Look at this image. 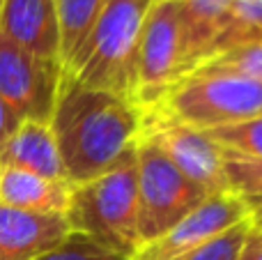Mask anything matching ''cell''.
<instances>
[{
    "mask_svg": "<svg viewBox=\"0 0 262 260\" xmlns=\"http://www.w3.org/2000/svg\"><path fill=\"white\" fill-rule=\"evenodd\" d=\"M207 134L221 150L262 159V115L244 120V122L209 129Z\"/></svg>",
    "mask_w": 262,
    "mask_h": 260,
    "instance_id": "d6986e66",
    "label": "cell"
},
{
    "mask_svg": "<svg viewBox=\"0 0 262 260\" xmlns=\"http://www.w3.org/2000/svg\"><path fill=\"white\" fill-rule=\"evenodd\" d=\"M251 219H253V226H255V228L262 230V212H258V214H253Z\"/></svg>",
    "mask_w": 262,
    "mask_h": 260,
    "instance_id": "cb8c5ba5",
    "label": "cell"
},
{
    "mask_svg": "<svg viewBox=\"0 0 262 260\" xmlns=\"http://www.w3.org/2000/svg\"><path fill=\"white\" fill-rule=\"evenodd\" d=\"M67 221L74 233L124 253L131 260L143 249L138 230V159L136 145L113 168L83 184H74Z\"/></svg>",
    "mask_w": 262,
    "mask_h": 260,
    "instance_id": "7a4b0ae2",
    "label": "cell"
},
{
    "mask_svg": "<svg viewBox=\"0 0 262 260\" xmlns=\"http://www.w3.org/2000/svg\"><path fill=\"white\" fill-rule=\"evenodd\" d=\"M193 72L246 78V81H253L262 85V41L214 53L209 58H205Z\"/></svg>",
    "mask_w": 262,
    "mask_h": 260,
    "instance_id": "ac0fdd59",
    "label": "cell"
},
{
    "mask_svg": "<svg viewBox=\"0 0 262 260\" xmlns=\"http://www.w3.org/2000/svg\"><path fill=\"white\" fill-rule=\"evenodd\" d=\"M246 219H251V210L237 196L230 191L214 193L193 212H189L180 224L172 226L166 235L145 244L134 260H172L184 256Z\"/></svg>",
    "mask_w": 262,
    "mask_h": 260,
    "instance_id": "9c48e42d",
    "label": "cell"
},
{
    "mask_svg": "<svg viewBox=\"0 0 262 260\" xmlns=\"http://www.w3.org/2000/svg\"><path fill=\"white\" fill-rule=\"evenodd\" d=\"M260 115H262V113H260Z\"/></svg>",
    "mask_w": 262,
    "mask_h": 260,
    "instance_id": "484cf974",
    "label": "cell"
},
{
    "mask_svg": "<svg viewBox=\"0 0 262 260\" xmlns=\"http://www.w3.org/2000/svg\"><path fill=\"white\" fill-rule=\"evenodd\" d=\"M189 44L177 0H157L145 18L134 67L131 104L149 109L163 101L172 85L191 74Z\"/></svg>",
    "mask_w": 262,
    "mask_h": 260,
    "instance_id": "277c9868",
    "label": "cell"
},
{
    "mask_svg": "<svg viewBox=\"0 0 262 260\" xmlns=\"http://www.w3.org/2000/svg\"><path fill=\"white\" fill-rule=\"evenodd\" d=\"M62 81L60 60L39 58L0 35V95L23 120L51 124Z\"/></svg>",
    "mask_w": 262,
    "mask_h": 260,
    "instance_id": "ba28073f",
    "label": "cell"
},
{
    "mask_svg": "<svg viewBox=\"0 0 262 260\" xmlns=\"http://www.w3.org/2000/svg\"><path fill=\"white\" fill-rule=\"evenodd\" d=\"M104 3L106 0H55L60 28V62L64 69L95 30Z\"/></svg>",
    "mask_w": 262,
    "mask_h": 260,
    "instance_id": "9a60e30c",
    "label": "cell"
},
{
    "mask_svg": "<svg viewBox=\"0 0 262 260\" xmlns=\"http://www.w3.org/2000/svg\"><path fill=\"white\" fill-rule=\"evenodd\" d=\"M251 230H253V219H246L237 224L235 228L226 230L223 235L209 240L207 244L172 260H239V253L244 249L246 240H249Z\"/></svg>",
    "mask_w": 262,
    "mask_h": 260,
    "instance_id": "ffe728a7",
    "label": "cell"
},
{
    "mask_svg": "<svg viewBox=\"0 0 262 260\" xmlns=\"http://www.w3.org/2000/svg\"><path fill=\"white\" fill-rule=\"evenodd\" d=\"M0 35L46 60H60L55 0H5Z\"/></svg>",
    "mask_w": 262,
    "mask_h": 260,
    "instance_id": "8fae6325",
    "label": "cell"
},
{
    "mask_svg": "<svg viewBox=\"0 0 262 260\" xmlns=\"http://www.w3.org/2000/svg\"><path fill=\"white\" fill-rule=\"evenodd\" d=\"M69 233L67 216L0 205V260H35L60 247Z\"/></svg>",
    "mask_w": 262,
    "mask_h": 260,
    "instance_id": "30bf717a",
    "label": "cell"
},
{
    "mask_svg": "<svg viewBox=\"0 0 262 260\" xmlns=\"http://www.w3.org/2000/svg\"><path fill=\"white\" fill-rule=\"evenodd\" d=\"M51 129L58 138L67 180L83 184L113 168L136 145L140 109L124 97L88 88L64 74Z\"/></svg>",
    "mask_w": 262,
    "mask_h": 260,
    "instance_id": "6da1fadb",
    "label": "cell"
},
{
    "mask_svg": "<svg viewBox=\"0 0 262 260\" xmlns=\"http://www.w3.org/2000/svg\"><path fill=\"white\" fill-rule=\"evenodd\" d=\"M159 106L182 122L209 132L258 118L262 113V85L223 74L191 72L172 85Z\"/></svg>",
    "mask_w": 262,
    "mask_h": 260,
    "instance_id": "5b68a950",
    "label": "cell"
},
{
    "mask_svg": "<svg viewBox=\"0 0 262 260\" xmlns=\"http://www.w3.org/2000/svg\"><path fill=\"white\" fill-rule=\"evenodd\" d=\"M3 5H5V0H0V14H3Z\"/></svg>",
    "mask_w": 262,
    "mask_h": 260,
    "instance_id": "d4e9b609",
    "label": "cell"
},
{
    "mask_svg": "<svg viewBox=\"0 0 262 260\" xmlns=\"http://www.w3.org/2000/svg\"><path fill=\"white\" fill-rule=\"evenodd\" d=\"M193 69L209 58L235 0H177ZM191 69V72H193Z\"/></svg>",
    "mask_w": 262,
    "mask_h": 260,
    "instance_id": "5bb4252c",
    "label": "cell"
},
{
    "mask_svg": "<svg viewBox=\"0 0 262 260\" xmlns=\"http://www.w3.org/2000/svg\"><path fill=\"white\" fill-rule=\"evenodd\" d=\"M35 260H131V258L95 242L88 235L74 233L72 230L60 247H55L53 251L44 253V256H39Z\"/></svg>",
    "mask_w": 262,
    "mask_h": 260,
    "instance_id": "44dd1931",
    "label": "cell"
},
{
    "mask_svg": "<svg viewBox=\"0 0 262 260\" xmlns=\"http://www.w3.org/2000/svg\"><path fill=\"white\" fill-rule=\"evenodd\" d=\"M228 191L251 210V216L262 212V159L223 150Z\"/></svg>",
    "mask_w": 262,
    "mask_h": 260,
    "instance_id": "2e32d148",
    "label": "cell"
},
{
    "mask_svg": "<svg viewBox=\"0 0 262 260\" xmlns=\"http://www.w3.org/2000/svg\"><path fill=\"white\" fill-rule=\"evenodd\" d=\"M258 41H262V0H235L212 55Z\"/></svg>",
    "mask_w": 262,
    "mask_h": 260,
    "instance_id": "e0dca14e",
    "label": "cell"
},
{
    "mask_svg": "<svg viewBox=\"0 0 262 260\" xmlns=\"http://www.w3.org/2000/svg\"><path fill=\"white\" fill-rule=\"evenodd\" d=\"M138 138L152 143L163 157L172 161L182 173L205 189L209 196L226 193V168L223 150L207 132L177 120L163 106H149L140 111Z\"/></svg>",
    "mask_w": 262,
    "mask_h": 260,
    "instance_id": "52a82bcc",
    "label": "cell"
},
{
    "mask_svg": "<svg viewBox=\"0 0 262 260\" xmlns=\"http://www.w3.org/2000/svg\"><path fill=\"white\" fill-rule=\"evenodd\" d=\"M239 260H262V230H258L255 226L246 240L244 249H242Z\"/></svg>",
    "mask_w": 262,
    "mask_h": 260,
    "instance_id": "603a6c76",
    "label": "cell"
},
{
    "mask_svg": "<svg viewBox=\"0 0 262 260\" xmlns=\"http://www.w3.org/2000/svg\"><path fill=\"white\" fill-rule=\"evenodd\" d=\"M23 122H26V120H23L21 115L14 111V106L0 95V147H3V143L7 141Z\"/></svg>",
    "mask_w": 262,
    "mask_h": 260,
    "instance_id": "7402d4cb",
    "label": "cell"
},
{
    "mask_svg": "<svg viewBox=\"0 0 262 260\" xmlns=\"http://www.w3.org/2000/svg\"><path fill=\"white\" fill-rule=\"evenodd\" d=\"M0 166L30 170L51 180H67L58 138L49 122L26 120L0 147Z\"/></svg>",
    "mask_w": 262,
    "mask_h": 260,
    "instance_id": "4fadbf2b",
    "label": "cell"
},
{
    "mask_svg": "<svg viewBox=\"0 0 262 260\" xmlns=\"http://www.w3.org/2000/svg\"><path fill=\"white\" fill-rule=\"evenodd\" d=\"M74 184L67 180L41 178L30 170L0 166V205L37 214L67 216Z\"/></svg>",
    "mask_w": 262,
    "mask_h": 260,
    "instance_id": "7c38bea8",
    "label": "cell"
},
{
    "mask_svg": "<svg viewBox=\"0 0 262 260\" xmlns=\"http://www.w3.org/2000/svg\"><path fill=\"white\" fill-rule=\"evenodd\" d=\"M138 159V230L143 247L166 235L189 212L209 198L152 143L136 141Z\"/></svg>",
    "mask_w": 262,
    "mask_h": 260,
    "instance_id": "8992f818",
    "label": "cell"
},
{
    "mask_svg": "<svg viewBox=\"0 0 262 260\" xmlns=\"http://www.w3.org/2000/svg\"><path fill=\"white\" fill-rule=\"evenodd\" d=\"M157 0H106L95 30L64 74L131 101L134 67L145 18Z\"/></svg>",
    "mask_w": 262,
    "mask_h": 260,
    "instance_id": "3957f363",
    "label": "cell"
}]
</instances>
